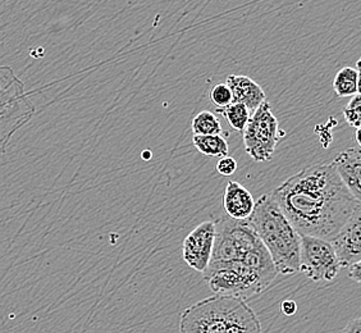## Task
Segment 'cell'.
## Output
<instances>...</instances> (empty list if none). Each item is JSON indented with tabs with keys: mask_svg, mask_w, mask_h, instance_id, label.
I'll return each mask as SVG.
<instances>
[{
	"mask_svg": "<svg viewBox=\"0 0 361 333\" xmlns=\"http://www.w3.org/2000/svg\"><path fill=\"white\" fill-rule=\"evenodd\" d=\"M271 195L300 235L328 241L361 202L343 185L332 163L306 166Z\"/></svg>",
	"mask_w": 361,
	"mask_h": 333,
	"instance_id": "1",
	"label": "cell"
},
{
	"mask_svg": "<svg viewBox=\"0 0 361 333\" xmlns=\"http://www.w3.org/2000/svg\"><path fill=\"white\" fill-rule=\"evenodd\" d=\"M271 254L278 274L300 272V234L287 219L271 194L260 196L250 217L243 221Z\"/></svg>",
	"mask_w": 361,
	"mask_h": 333,
	"instance_id": "2",
	"label": "cell"
},
{
	"mask_svg": "<svg viewBox=\"0 0 361 333\" xmlns=\"http://www.w3.org/2000/svg\"><path fill=\"white\" fill-rule=\"evenodd\" d=\"M35 114L25 83L8 66L0 64V154H6L14 133Z\"/></svg>",
	"mask_w": 361,
	"mask_h": 333,
	"instance_id": "3",
	"label": "cell"
},
{
	"mask_svg": "<svg viewBox=\"0 0 361 333\" xmlns=\"http://www.w3.org/2000/svg\"><path fill=\"white\" fill-rule=\"evenodd\" d=\"M243 132L245 150L257 163L273 159L279 140L285 136V132L279 130V122L267 100L251 113Z\"/></svg>",
	"mask_w": 361,
	"mask_h": 333,
	"instance_id": "4",
	"label": "cell"
},
{
	"mask_svg": "<svg viewBox=\"0 0 361 333\" xmlns=\"http://www.w3.org/2000/svg\"><path fill=\"white\" fill-rule=\"evenodd\" d=\"M241 298L214 295L186 308L180 317V333H224L229 315Z\"/></svg>",
	"mask_w": 361,
	"mask_h": 333,
	"instance_id": "5",
	"label": "cell"
},
{
	"mask_svg": "<svg viewBox=\"0 0 361 333\" xmlns=\"http://www.w3.org/2000/svg\"><path fill=\"white\" fill-rule=\"evenodd\" d=\"M341 265L331 241L300 235V272L314 282H329L337 277Z\"/></svg>",
	"mask_w": 361,
	"mask_h": 333,
	"instance_id": "6",
	"label": "cell"
},
{
	"mask_svg": "<svg viewBox=\"0 0 361 333\" xmlns=\"http://www.w3.org/2000/svg\"><path fill=\"white\" fill-rule=\"evenodd\" d=\"M205 281L216 295H229L243 300L260 295L269 287L257 273L240 262L218 270Z\"/></svg>",
	"mask_w": 361,
	"mask_h": 333,
	"instance_id": "7",
	"label": "cell"
},
{
	"mask_svg": "<svg viewBox=\"0 0 361 333\" xmlns=\"http://www.w3.org/2000/svg\"><path fill=\"white\" fill-rule=\"evenodd\" d=\"M216 240V222L205 221L188 234L182 248L183 260L194 271L207 270Z\"/></svg>",
	"mask_w": 361,
	"mask_h": 333,
	"instance_id": "8",
	"label": "cell"
},
{
	"mask_svg": "<svg viewBox=\"0 0 361 333\" xmlns=\"http://www.w3.org/2000/svg\"><path fill=\"white\" fill-rule=\"evenodd\" d=\"M341 268L361 262V202L355 207L348 221L331 240Z\"/></svg>",
	"mask_w": 361,
	"mask_h": 333,
	"instance_id": "9",
	"label": "cell"
},
{
	"mask_svg": "<svg viewBox=\"0 0 361 333\" xmlns=\"http://www.w3.org/2000/svg\"><path fill=\"white\" fill-rule=\"evenodd\" d=\"M337 174L340 176L343 185L348 191L354 195L355 199L361 202V152L359 146L350 147L345 152H341L334 163Z\"/></svg>",
	"mask_w": 361,
	"mask_h": 333,
	"instance_id": "10",
	"label": "cell"
},
{
	"mask_svg": "<svg viewBox=\"0 0 361 333\" xmlns=\"http://www.w3.org/2000/svg\"><path fill=\"white\" fill-rule=\"evenodd\" d=\"M223 207L226 214L235 221H246L250 217L255 200L250 191L236 181H229L224 188Z\"/></svg>",
	"mask_w": 361,
	"mask_h": 333,
	"instance_id": "11",
	"label": "cell"
},
{
	"mask_svg": "<svg viewBox=\"0 0 361 333\" xmlns=\"http://www.w3.org/2000/svg\"><path fill=\"white\" fill-rule=\"evenodd\" d=\"M233 102L243 103L249 108L250 113L255 111L259 105L267 100L263 87L252 78L243 75H231L227 77Z\"/></svg>",
	"mask_w": 361,
	"mask_h": 333,
	"instance_id": "12",
	"label": "cell"
},
{
	"mask_svg": "<svg viewBox=\"0 0 361 333\" xmlns=\"http://www.w3.org/2000/svg\"><path fill=\"white\" fill-rule=\"evenodd\" d=\"M224 333H262L260 320L255 312L246 304V300H237Z\"/></svg>",
	"mask_w": 361,
	"mask_h": 333,
	"instance_id": "13",
	"label": "cell"
},
{
	"mask_svg": "<svg viewBox=\"0 0 361 333\" xmlns=\"http://www.w3.org/2000/svg\"><path fill=\"white\" fill-rule=\"evenodd\" d=\"M359 83H360V70L356 67H345L337 72L334 80V89L337 97H354L359 94Z\"/></svg>",
	"mask_w": 361,
	"mask_h": 333,
	"instance_id": "14",
	"label": "cell"
},
{
	"mask_svg": "<svg viewBox=\"0 0 361 333\" xmlns=\"http://www.w3.org/2000/svg\"><path fill=\"white\" fill-rule=\"evenodd\" d=\"M192 143L202 155L214 158L228 155V143L222 135H194Z\"/></svg>",
	"mask_w": 361,
	"mask_h": 333,
	"instance_id": "15",
	"label": "cell"
},
{
	"mask_svg": "<svg viewBox=\"0 0 361 333\" xmlns=\"http://www.w3.org/2000/svg\"><path fill=\"white\" fill-rule=\"evenodd\" d=\"M194 135H222L223 127L214 113L202 111L195 116L191 122Z\"/></svg>",
	"mask_w": 361,
	"mask_h": 333,
	"instance_id": "16",
	"label": "cell"
},
{
	"mask_svg": "<svg viewBox=\"0 0 361 333\" xmlns=\"http://www.w3.org/2000/svg\"><path fill=\"white\" fill-rule=\"evenodd\" d=\"M216 111L219 114H222L226 121L228 122V125L236 131H243V128L251 116L249 108L238 102H232L226 108Z\"/></svg>",
	"mask_w": 361,
	"mask_h": 333,
	"instance_id": "17",
	"label": "cell"
},
{
	"mask_svg": "<svg viewBox=\"0 0 361 333\" xmlns=\"http://www.w3.org/2000/svg\"><path fill=\"white\" fill-rule=\"evenodd\" d=\"M210 100L216 108V111L226 108L227 105L231 104L233 102L232 92L228 87L227 83H218L213 90L210 91Z\"/></svg>",
	"mask_w": 361,
	"mask_h": 333,
	"instance_id": "18",
	"label": "cell"
},
{
	"mask_svg": "<svg viewBox=\"0 0 361 333\" xmlns=\"http://www.w3.org/2000/svg\"><path fill=\"white\" fill-rule=\"evenodd\" d=\"M361 99L360 94H355L348 107L343 109V117L346 119L348 126L354 128H360L361 126Z\"/></svg>",
	"mask_w": 361,
	"mask_h": 333,
	"instance_id": "19",
	"label": "cell"
},
{
	"mask_svg": "<svg viewBox=\"0 0 361 333\" xmlns=\"http://www.w3.org/2000/svg\"><path fill=\"white\" fill-rule=\"evenodd\" d=\"M216 171L218 174L228 177L231 174H235L237 171V162L229 155L221 157V159L216 163Z\"/></svg>",
	"mask_w": 361,
	"mask_h": 333,
	"instance_id": "20",
	"label": "cell"
},
{
	"mask_svg": "<svg viewBox=\"0 0 361 333\" xmlns=\"http://www.w3.org/2000/svg\"><path fill=\"white\" fill-rule=\"evenodd\" d=\"M348 277L351 278V281H354L356 284H360V268L361 262H356L351 265H348Z\"/></svg>",
	"mask_w": 361,
	"mask_h": 333,
	"instance_id": "21",
	"label": "cell"
},
{
	"mask_svg": "<svg viewBox=\"0 0 361 333\" xmlns=\"http://www.w3.org/2000/svg\"><path fill=\"white\" fill-rule=\"evenodd\" d=\"M341 333H361L360 317H355L354 320H350L348 326L345 327Z\"/></svg>",
	"mask_w": 361,
	"mask_h": 333,
	"instance_id": "22",
	"label": "cell"
},
{
	"mask_svg": "<svg viewBox=\"0 0 361 333\" xmlns=\"http://www.w3.org/2000/svg\"><path fill=\"white\" fill-rule=\"evenodd\" d=\"M281 309H282L283 314L288 315V317H291V315H293L295 313L298 312V304H296L293 300L287 298V300H285V301L282 303Z\"/></svg>",
	"mask_w": 361,
	"mask_h": 333,
	"instance_id": "23",
	"label": "cell"
},
{
	"mask_svg": "<svg viewBox=\"0 0 361 333\" xmlns=\"http://www.w3.org/2000/svg\"><path fill=\"white\" fill-rule=\"evenodd\" d=\"M355 138H356V144H357V145H360V128H356V132H355Z\"/></svg>",
	"mask_w": 361,
	"mask_h": 333,
	"instance_id": "24",
	"label": "cell"
}]
</instances>
